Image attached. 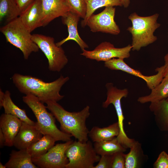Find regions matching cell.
<instances>
[{
	"label": "cell",
	"instance_id": "1",
	"mask_svg": "<svg viewBox=\"0 0 168 168\" xmlns=\"http://www.w3.org/2000/svg\"><path fill=\"white\" fill-rule=\"evenodd\" d=\"M13 82L19 91L26 95L30 94L37 97L41 102H58L64 96L59 92L62 86L69 79L68 77L61 75L55 80L46 82L41 79L30 75L14 74Z\"/></svg>",
	"mask_w": 168,
	"mask_h": 168
},
{
	"label": "cell",
	"instance_id": "2",
	"mask_svg": "<svg viewBox=\"0 0 168 168\" xmlns=\"http://www.w3.org/2000/svg\"><path fill=\"white\" fill-rule=\"evenodd\" d=\"M46 104L47 109L59 123L62 131L72 135L80 142H85L88 140L89 131L86 121L90 115L89 106L87 105L80 111L70 112L57 102L49 101Z\"/></svg>",
	"mask_w": 168,
	"mask_h": 168
},
{
	"label": "cell",
	"instance_id": "3",
	"mask_svg": "<svg viewBox=\"0 0 168 168\" xmlns=\"http://www.w3.org/2000/svg\"><path fill=\"white\" fill-rule=\"evenodd\" d=\"M22 100L35 116L37 121L35 126L43 135H50L56 141L66 142L72 140V135L64 133L57 128L55 123V118L51 112L48 111L46 106L37 97L29 94L23 96Z\"/></svg>",
	"mask_w": 168,
	"mask_h": 168
},
{
	"label": "cell",
	"instance_id": "4",
	"mask_svg": "<svg viewBox=\"0 0 168 168\" xmlns=\"http://www.w3.org/2000/svg\"><path fill=\"white\" fill-rule=\"evenodd\" d=\"M159 14L155 13L147 16H142L136 12L128 16L132 26L127 29L132 35L133 51H139L143 47L147 46L156 41L157 37L154 35L156 30L161 24L157 21Z\"/></svg>",
	"mask_w": 168,
	"mask_h": 168
},
{
	"label": "cell",
	"instance_id": "5",
	"mask_svg": "<svg viewBox=\"0 0 168 168\" xmlns=\"http://www.w3.org/2000/svg\"><path fill=\"white\" fill-rule=\"evenodd\" d=\"M0 32L7 42L20 49L25 59H27L32 52L40 49L32 39V35L21 22L19 17L1 27Z\"/></svg>",
	"mask_w": 168,
	"mask_h": 168
},
{
	"label": "cell",
	"instance_id": "6",
	"mask_svg": "<svg viewBox=\"0 0 168 168\" xmlns=\"http://www.w3.org/2000/svg\"><path fill=\"white\" fill-rule=\"evenodd\" d=\"M65 154L68 160L66 168H94L100 156L96 152L90 141L82 142L73 141L67 149Z\"/></svg>",
	"mask_w": 168,
	"mask_h": 168
},
{
	"label": "cell",
	"instance_id": "7",
	"mask_svg": "<svg viewBox=\"0 0 168 168\" xmlns=\"http://www.w3.org/2000/svg\"><path fill=\"white\" fill-rule=\"evenodd\" d=\"M32 39L47 58L50 71L59 72L67 65L68 59L65 52L56 45L54 38L35 34L32 35Z\"/></svg>",
	"mask_w": 168,
	"mask_h": 168
},
{
	"label": "cell",
	"instance_id": "8",
	"mask_svg": "<svg viewBox=\"0 0 168 168\" xmlns=\"http://www.w3.org/2000/svg\"><path fill=\"white\" fill-rule=\"evenodd\" d=\"M105 87L107 90V98L103 102L102 107L107 108L112 104L115 108L118 119L120 128L119 134L117 137L120 144L126 148H130L135 141L134 139L129 138L125 133L124 126V117L121 106V100L123 97H126L128 93L127 88L119 89L114 86L113 83H107Z\"/></svg>",
	"mask_w": 168,
	"mask_h": 168
},
{
	"label": "cell",
	"instance_id": "9",
	"mask_svg": "<svg viewBox=\"0 0 168 168\" xmlns=\"http://www.w3.org/2000/svg\"><path fill=\"white\" fill-rule=\"evenodd\" d=\"M73 141L71 140L54 145L44 154L32 158V162L41 168H66L68 160L65 152Z\"/></svg>",
	"mask_w": 168,
	"mask_h": 168
},
{
	"label": "cell",
	"instance_id": "10",
	"mask_svg": "<svg viewBox=\"0 0 168 168\" xmlns=\"http://www.w3.org/2000/svg\"><path fill=\"white\" fill-rule=\"evenodd\" d=\"M115 8L113 7H105L100 13L91 15L87 20V26L93 32H101L113 35L120 33L119 26L114 20Z\"/></svg>",
	"mask_w": 168,
	"mask_h": 168
},
{
	"label": "cell",
	"instance_id": "11",
	"mask_svg": "<svg viewBox=\"0 0 168 168\" xmlns=\"http://www.w3.org/2000/svg\"><path fill=\"white\" fill-rule=\"evenodd\" d=\"M132 49L130 44L124 47L117 48L110 43L105 41L100 44L93 50H83L81 55L87 58L105 62L113 58H128L130 56Z\"/></svg>",
	"mask_w": 168,
	"mask_h": 168
},
{
	"label": "cell",
	"instance_id": "12",
	"mask_svg": "<svg viewBox=\"0 0 168 168\" xmlns=\"http://www.w3.org/2000/svg\"><path fill=\"white\" fill-rule=\"evenodd\" d=\"M124 59L121 58H113L105 62L104 66L110 70L122 71L142 78L146 82L148 88L151 90L159 84L164 78V65L155 69L157 72L156 74L147 76L143 75L139 71L131 68L125 62Z\"/></svg>",
	"mask_w": 168,
	"mask_h": 168
},
{
	"label": "cell",
	"instance_id": "13",
	"mask_svg": "<svg viewBox=\"0 0 168 168\" xmlns=\"http://www.w3.org/2000/svg\"><path fill=\"white\" fill-rule=\"evenodd\" d=\"M43 135L35 125L22 121L20 128L14 140L13 146L19 150L27 149L39 140Z\"/></svg>",
	"mask_w": 168,
	"mask_h": 168
},
{
	"label": "cell",
	"instance_id": "14",
	"mask_svg": "<svg viewBox=\"0 0 168 168\" xmlns=\"http://www.w3.org/2000/svg\"><path fill=\"white\" fill-rule=\"evenodd\" d=\"M43 12V26L55 19L62 17L70 11L65 0H41Z\"/></svg>",
	"mask_w": 168,
	"mask_h": 168
},
{
	"label": "cell",
	"instance_id": "15",
	"mask_svg": "<svg viewBox=\"0 0 168 168\" xmlns=\"http://www.w3.org/2000/svg\"><path fill=\"white\" fill-rule=\"evenodd\" d=\"M24 25L30 32L43 26V12L41 0H35L19 17Z\"/></svg>",
	"mask_w": 168,
	"mask_h": 168
},
{
	"label": "cell",
	"instance_id": "16",
	"mask_svg": "<svg viewBox=\"0 0 168 168\" xmlns=\"http://www.w3.org/2000/svg\"><path fill=\"white\" fill-rule=\"evenodd\" d=\"M22 121L12 114H2L0 117V129L5 138V146H13L14 140L18 133Z\"/></svg>",
	"mask_w": 168,
	"mask_h": 168
},
{
	"label": "cell",
	"instance_id": "17",
	"mask_svg": "<svg viewBox=\"0 0 168 168\" xmlns=\"http://www.w3.org/2000/svg\"><path fill=\"white\" fill-rule=\"evenodd\" d=\"M61 17L63 23L67 27L68 35L66 38L57 43L56 45L61 46L66 42L71 40L75 41L82 50L88 48V45L80 37L78 32L77 25L80 17L70 11Z\"/></svg>",
	"mask_w": 168,
	"mask_h": 168
},
{
	"label": "cell",
	"instance_id": "18",
	"mask_svg": "<svg viewBox=\"0 0 168 168\" xmlns=\"http://www.w3.org/2000/svg\"><path fill=\"white\" fill-rule=\"evenodd\" d=\"M0 107H3L4 113L13 115L22 121L32 125H35V122L32 120L27 116L26 111L20 108L13 101L9 91L5 92L0 89Z\"/></svg>",
	"mask_w": 168,
	"mask_h": 168
},
{
	"label": "cell",
	"instance_id": "19",
	"mask_svg": "<svg viewBox=\"0 0 168 168\" xmlns=\"http://www.w3.org/2000/svg\"><path fill=\"white\" fill-rule=\"evenodd\" d=\"M7 168H37L32 162V157L27 149L13 150L8 161L5 164Z\"/></svg>",
	"mask_w": 168,
	"mask_h": 168
},
{
	"label": "cell",
	"instance_id": "20",
	"mask_svg": "<svg viewBox=\"0 0 168 168\" xmlns=\"http://www.w3.org/2000/svg\"><path fill=\"white\" fill-rule=\"evenodd\" d=\"M120 128L118 122L102 128L93 127L89 131L88 137L94 142L111 140L119 134Z\"/></svg>",
	"mask_w": 168,
	"mask_h": 168
},
{
	"label": "cell",
	"instance_id": "21",
	"mask_svg": "<svg viewBox=\"0 0 168 168\" xmlns=\"http://www.w3.org/2000/svg\"><path fill=\"white\" fill-rule=\"evenodd\" d=\"M149 108L154 115L155 121L159 129L168 132V101L164 100L151 103Z\"/></svg>",
	"mask_w": 168,
	"mask_h": 168
},
{
	"label": "cell",
	"instance_id": "22",
	"mask_svg": "<svg viewBox=\"0 0 168 168\" xmlns=\"http://www.w3.org/2000/svg\"><path fill=\"white\" fill-rule=\"evenodd\" d=\"M147 157L143 153L141 144L135 141L130 147L129 152L126 154L125 168H140Z\"/></svg>",
	"mask_w": 168,
	"mask_h": 168
},
{
	"label": "cell",
	"instance_id": "23",
	"mask_svg": "<svg viewBox=\"0 0 168 168\" xmlns=\"http://www.w3.org/2000/svg\"><path fill=\"white\" fill-rule=\"evenodd\" d=\"M168 97V77H164L161 82L151 90L149 95L139 97L138 101L141 103H156Z\"/></svg>",
	"mask_w": 168,
	"mask_h": 168
},
{
	"label": "cell",
	"instance_id": "24",
	"mask_svg": "<svg viewBox=\"0 0 168 168\" xmlns=\"http://www.w3.org/2000/svg\"><path fill=\"white\" fill-rule=\"evenodd\" d=\"M93 146L96 153L101 156L113 155L119 152H124L126 148L119 142L117 137L109 140L94 142Z\"/></svg>",
	"mask_w": 168,
	"mask_h": 168
},
{
	"label": "cell",
	"instance_id": "25",
	"mask_svg": "<svg viewBox=\"0 0 168 168\" xmlns=\"http://www.w3.org/2000/svg\"><path fill=\"white\" fill-rule=\"evenodd\" d=\"M21 13L13 0H0L1 23L4 21L7 24L19 17Z\"/></svg>",
	"mask_w": 168,
	"mask_h": 168
},
{
	"label": "cell",
	"instance_id": "26",
	"mask_svg": "<svg viewBox=\"0 0 168 168\" xmlns=\"http://www.w3.org/2000/svg\"><path fill=\"white\" fill-rule=\"evenodd\" d=\"M55 141V139L50 135H44L27 150L32 158L38 157L46 153L54 145Z\"/></svg>",
	"mask_w": 168,
	"mask_h": 168
},
{
	"label": "cell",
	"instance_id": "27",
	"mask_svg": "<svg viewBox=\"0 0 168 168\" xmlns=\"http://www.w3.org/2000/svg\"><path fill=\"white\" fill-rule=\"evenodd\" d=\"M86 15L81 22V25L83 27L86 26L87 20L97 9L102 7L122 6L121 0H86Z\"/></svg>",
	"mask_w": 168,
	"mask_h": 168
},
{
	"label": "cell",
	"instance_id": "28",
	"mask_svg": "<svg viewBox=\"0 0 168 168\" xmlns=\"http://www.w3.org/2000/svg\"><path fill=\"white\" fill-rule=\"evenodd\" d=\"M70 11L83 19L87 12L86 0H65Z\"/></svg>",
	"mask_w": 168,
	"mask_h": 168
},
{
	"label": "cell",
	"instance_id": "29",
	"mask_svg": "<svg viewBox=\"0 0 168 168\" xmlns=\"http://www.w3.org/2000/svg\"><path fill=\"white\" fill-rule=\"evenodd\" d=\"M126 154L124 152L116 153L113 155L111 168H125Z\"/></svg>",
	"mask_w": 168,
	"mask_h": 168
},
{
	"label": "cell",
	"instance_id": "30",
	"mask_svg": "<svg viewBox=\"0 0 168 168\" xmlns=\"http://www.w3.org/2000/svg\"><path fill=\"white\" fill-rule=\"evenodd\" d=\"M154 168H168V155L164 151L160 154L153 164Z\"/></svg>",
	"mask_w": 168,
	"mask_h": 168
},
{
	"label": "cell",
	"instance_id": "31",
	"mask_svg": "<svg viewBox=\"0 0 168 168\" xmlns=\"http://www.w3.org/2000/svg\"><path fill=\"white\" fill-rule=\"evenodd\" d=\"M113 155L101 156L98 163L94 168H111Z\"/></svg>",
	"mask_w": 168,
	"mask_h": 168
},
{
	"label": "cell",
	"instance_id": "32",
	"mask_svg": "<svg viewBox=\"0 0 168 168\" xmlns=\"http://www.w3.org/2000/svg\"><path fill=\"white\" fill-rule=\"evenodd\" d=\"M20 9L21 13L26 9L35 0H13Z\"/></svg>",
	"mask_w": 168,
	"mask_h": 168
},
{
	"label": "cell",
	"instance_id": "33",
	"mask_svg": "<svg viewBox=\"0 0 168 168\" xmlns=\"http://www.w3.org/2000/svg\"><path fill=\"white\" fill-rule=\"evenodd\" d=\"M165 68L164 72V77H168V53L164 57Z\"/></svg>",
	"mask_w": 168,
	"mask_h": 168
},
{
	"label": "cell",
	"instance_id": "34",
	"mask_svg": "<svg viewBox=\"0 0 168 168\" xmlns=\"http://www.w3.org/2000/svg\"><path fill=\"white\" fill-rule=\"evenodd\" d=\"M5 138L4 135L1 129H0V147L2 148L5 144Z\"/></svg>",
	"mask_w": 168,
	"mask_h": 168
},
{
	"label": "cell",
	"instance_id": "35",
	"mask_svg": "<svg viewBox=\"0 0 168 168\" xmlns=\"http://www.w3.org/2000/svg\"><path fill=\"white\" fill-rule=\"evenodd\" d=\"M122 6L125 8L128 7L130 2V0H121Z\"/></svg>",
	"mask_w": 168,
	"mask_h": 168
},
{
	"label": "cell",
	"instance_id": "36",
	"mask_svg": "<svg viewBox=\"0 0 168 168\" xmlns=\"http://www.w3.org/2000/svg\"><path fill=\"white\" fill-rule=\"evenodd\" d=\"M0 168H6L5 165H3L1 162H0Z\"/></svg>",
	"mask_w": 168,
	"mask_h": 168
},
{
	"label": "cell",
	"instance_id": "37",
	"mask_svg": "<svg viewBox=\"0 0 168 168\" xmlns=\"http://www.w3.org/2000/svg\"><path fill=\"white\" fill-rule=\"evenodd\" d=\"M166 100L168 101V97Z\"/></svg>",
	"mask_w": 168,
	"mask_h": 168
},
{
	"label": "cell",
	"instance_id": "38",
	"mask_svg": "<svg viewBox=\"0 0 168 168\" xmlns=\"http://www.w3.org/2000/svg\"></svg>",
	"mask_w": 168,
	"mask_h": 168
}]
</instances>
